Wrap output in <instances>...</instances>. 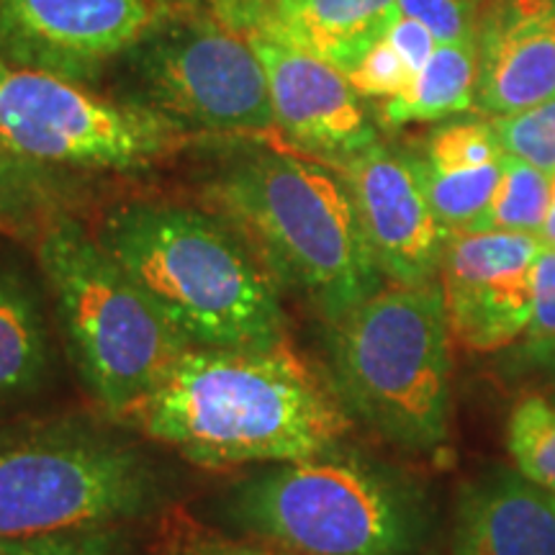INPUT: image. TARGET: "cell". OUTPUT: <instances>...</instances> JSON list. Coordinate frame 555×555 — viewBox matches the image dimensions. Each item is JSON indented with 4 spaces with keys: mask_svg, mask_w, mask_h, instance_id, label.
<instances>
[{
    "mask_svg": "<svg viewBox=\"0 0 555 555\" xmlns=\"http://www.w3.org/2000/svg\"><path fill=\"white\" fill-rule=\"evenodd\" d=\"M124 422L201 468L332 453L350 427L339 399L288 345L189 347Z\"/></svg>",
    "mask_w": 555,
    "mask_h": 555,
    "instance_id": "1",
    "label": "cell"
},
{
    "mask_svg": "<svg viewBox=\"0 0 555 555\" xmlns=\"http://www.w3.org/2000/svg\"><path fill=\"white\" fill-rule=\"evenodd\" d=\"M204 198L258 255L278 288L304 298L327 324L384 288L335 165L249 147L208 176Z\"/></svg>",
    "mask_w": 555,
    "mask_h": 555,
    "instance_id": "2",
    "label": "cell"
},
{
    "mask_svg": "<svg viewBox=\"0 0 555 555\" xmlns=\"http://www.w3.org/2000/svg\"><path fill=\"white\" fill-rule=\"evenodd\" d=\"M95 237L191 347L288 345L281 288L211 208L127 201L103 214Z\"/></svg>",
    "mask_w": 555,
    "mask_h": 555,
    "instance_id": "3",
    "label": "cell"
},
{
    "mask_svg": "<svg viewBox=\"0 0 555 555\" xmlns=\"http://www.w3.org/2000/svg\"><path fill=\"white\" fill-rule=\"evenodd\" d=\"M34 249L82 386L124 422L191 345L69 208L47 221Z\"/></svg>",
    "mask_w": 555,
    "mask_h": 555,
    "instance_id": "4",
    "label": "cell"
},
{
    "mask_svg": "<svg viewBox=\"0 0 555 555\" xmlns=\"http://www.w3.org/2000/svg\"><path fill=\"white\" fill-rule=\"evenodd\" d=\"M165 499L157 463L93 422L0 425V538L103 532L155 515Z\"/></svg>",
    "mask_w": 555,
    "mask_h": 555,
    "instance_id": "5",
    "label": "cell"
},
{
    "mask_svg": "<svg viewBox=\"0 0 555 555\" xmlns=\"http://www.w3.org/2000/svg\"><path fill=\"white\" fill-rule=\"evenodd\" d=\"M345 404L393 446L433 453L450 433V322L440 281L388 283L330 324Z\"/></svg>",
    "mask_w": 555,
    "mask_h": 555,
    "instance_id": "6",
    "label": "cell"
},
{
    "mask_svg": "<svg viewBox=\"0 0 555 555\" xmlns=\"http://www.w3.org/2000/svg\"><path fill=\"white\" fill-rule=\"evenodd\" d=\"M224 517L291 555H404L416 535L406 491L337 450L260 466L227 491Z\"/></svg>",
    "mask_w": 555,
    "mask_h": 555,
    "instance_id": "7",
    "label": "cell"
},
{
    "mask_svg": "<svg viewBox=\"0 0 555 555\" xmlns=\"http://www.w3.org/2000/svg\"><path fill=\"white\" fill-rule=\"evenodd\" d=\"M116 67L119 101L193 134L260 137L278 129L255 47L206 11L170 9Z\"/></svg>",
    "mask_w": 555,
    "mask_h": 555,
    "instance_id": "8",
    "label": "cell"
},
{
    "mask_svg": "<svg viewBox=\"0 0 555 555\" xmlns=\"http://www.w3.org/2000/svg\"><path fill=\"white\" fill-rule=\"evenodd\" d=\"M201 134L93 88L0 60V150L62 172L139 176Z\"/></svg>",
    "mask_w": 555,
    "mask_h": 555,
    "instance_id": "9",
    "label": "cell"
},
{
    "mask_svg": "<svg viewBox=\"0 0 555 555\" xmlns=\"http://www.w3.org/2000/svg\"><path fill=\"white\" fill-rule=\"evenodd\" d=\"M168 0H0V60L95 88Z\"/></svg>",
    "mask_w": 555,
    "mask_h": 555,
    "instance_id": "10",
    "label": "cell"
},
{
    "mask_svg": "<svg viewBox=\"0 0 555 555\" xmlns=\"http://www.w3.org/2000/svg\"><path fill=\"white\" fill-rule=\"evenodd\" d=\"M335 168L356 201L380 275L399 286L437 281L450 232L429 204L416 150L376 142Z\"/></svg>",
    "mask_w": 555,
    "mask_h": 555,
    "instance_id": "11",
    "label": "cell"
},
{
    "mask_svg": "<svg viewBox=\"0 0 555 555\" xmlns=\"http://www.w3.org/2000/svg\"><path fill=\"white\" fill-rule=\"evenodd\" d=\"M543 249L538 234H450L440 262L450 335L474 352L502 350L522 337L532 317V268Z\"/></svg>",
    "mask_w": 555,
    "mask_h": 555,
    "instance_id": "12",
    "label": "cell"
},
{
    "mask_svg": "<svg viewBox=\"0 0 555 555\" xmlns=\"http://www.w3.org/2000/svg\"><path fill=\"white\" fill-rule=\"evenodd\" d=\"M266 67L275 127L304 155L339 165L380 142L376 119L345 73L281 41H249Z\"/></svg>",
    "mask_w": 555,
    "mask_h": 555,
    "instance_id": "13",
    "label": "cell"
},
{
    "mask_svg": "<svg viewBox=\"0 0 555 555\" xmlns=\"http://www.w3.org/2000/svg\"><path fill=\"white\" fill-rule=\"evenodd\" d=\"M206 13L247 41H281L345 75L399 18L397 0H208Z\"/></svg>",
    "mask_w": 555,
    "mask_h": 555,
    "instance_id": "14",
    "label": "cell"
},
{
    "mask_svg": "<svg viewBox=\"0 0 555 555\" xmlns=\"http://www.w3.org/2000/svg\"><path fill=\"white\" fill-rule=\"evenodd\" d=\"M476 52V108L483 116L555 99V0H489Z\"/></svg>",
    "mask_w": 555,
    "mask_h": 555,
    "instance_id": "15",
    "label": "cell"
},
{
    "mask_svg": "<svg viewBox=\"0 0 555 555\" xmlns=\"http://www.w3.org/2000/svg\"><path fill=\"white\" fill-rule=\"evenodd\" d=\"M450 555H555V504L522 476H483L457 502Z\"/></svg>",
    "mask_w": 555,
    "mask_h": 555,
    "instance_id": "16",
    "label": "cell"
},
{
    "mask_svg": "<svg viewBox=\"0 0 555 555\" xmlns=\"http://www.w3.org/2000/svg\"><path fill=\"white\" fill-rule=\"evenodd\" d=\"M41 286L16 255L0 253V406L31 399L50 380L52 332Z\"/></svg>",
    "mask_w": 555,
    "mask_h": 555,
    "instance_id": "17",
    "label": "cell"
},
{
    "mask_svg": "<svg viewBox=\"0 0 555 555\" xmlns=\"http://www.w3.org/2000/svg\"><path fill=\"white\" fill-rule=\"evenodd\" d=\"M478 52L476 47L437 44L427 65L399 95L384 101L378 124L401 129L406 124L446 121L476 108Z\"/></svg>",
    "mask_w": 555,
    "mask_h": 555,
    "instance_id": "18",
    "label": "cell"
},
{
    "mask_svg": "<svg viewBox=\"0 0 555 555\" xmlns=\"http://www.w3.org/2000/svg\"><path fill=\"white\" fill-rule=\"evenodd\" d=\"M73 193V172L0 150V237L37 242L47 221L67 211Z\"/></svg>",
    "mask_w": 555,
    "mask_h": 555,
    "instance_id": "19",
    "label": "cell"
},
{
    "mask_svg": "<svg viewBox=\"0 0 555 555\" xmlns=\"http://www.w3.org/2000/svg\"><path fill=\"white\" fill-rule=\"evenodd\" d=\"M551 189L553 176L522 159L504 155L502 180L481 232L540 234L551 204Z\"/></svg>",
    "mask_w": 555,
    "mask_h": 555,
    "instance_id": "20",
    "label": "cell"
},
{
    "mask_svg": "<svg viewBox=\"0 0 555 555\" xmlns=\"http://www.w3.org/2000/svg\"><path fill=\"white\" fill-rule=\"evenodd\" d=\"M506 448L519 476L555 496V404L525 397L506 422Z\"/></svg>",
    "mask_w": 555,
    "mask_h": 555,
    "instance_id": "21",
    "label": "cell"
},
{
    "mask_svg": "<svg viewBox=\"0 0 555 555\" xmlns=\"http://www.w3.org/2000/svg\"><path fill=\"white\" fill-rule=\"evenodd\" d=\"M427 170H468L504 159V147L496 129L483 119L442 121L416 147Z\"/></svg>",
    "mask_w": 555,
    "mask_h": 555,
    "instance_id": "22",
    "label": "cell"
},
{
    "mask_svg": "<svg viewBox=\"0 0 555 555\" xmlns=\"http://www.w3.org/2000/svg\"><path fill=\"white\" fill-rule=\"evenodd\" d=\"M506 155L555 176V99L491 119Z\"/></svg>",
    "mask_w": 555,
    "mask_h": 555,
    "instance_id": "23",
    "label": "cell"
},
{
    "mask_svg": "<svg viewBox=\"0 0 555 555\" xmlns=\"http://www.w3.org/2000/svg\"><path fill=\"white\" fill-rule=\"evenodd\" d=\"M399 16L420 21L437 44L476 47L483 5L470 0H397Z\"/></svg>",
    "mask_w": 555,
    "mask_h": 555,
    "instance_id": "24",
    "label": "cell"
},
{
    "mask_svg": "<svg viewBox=\"0 0 555 555\" xmlns=\"http://www.w3.org/2000/svg\"><path fill=\"white\" fill-rule=\"evenodd\" d=\"M347 80L352 82V88L363 99L388 101L393 95H399L414 80V73L409 69L404 57L397 52V47L384 37L367 50V54L358 62V67L352 73H347Z\"/></svg>",
    "mask_w": 555,
    "mask_h": 555,
    "instance_id": "25",
    "label": "cell"
},
{
    "mask_svg": "<svg viewBox=\"0 0 555 555\" xmlns=\"http://www.w3.org/2000/svg\"><path fill=\"white\" fill-rule=\"evenodd\" d=\"M0 555H134L114 532H78L50 538H0Z\"/></svg>",
    "mask_w": 555,
    "mask_h": 555,
    "instance_id": "26",
    "label": "cell"
},
{
    "mask_svg": "<svg viewBox=\"0 0 555 555\" xmlns=\"http://www.w3.org/2000/svg\"><path fill=\"white\" fill-rule=\"evenodd\" d=\"M525 335L535 343H555V249H540L532 268V317Z\"/></svg>",
    "mask_w": 555,
    "mask_h": 555,
    "instance_id": "27",
    "label": "cell"
},
{
    "mask_svg": "<svg viewBox=\"0 0 555 555\" xmlns=\"http://www.w3.org/2000/svg\"><path fill=\"white\" fill-rule=\"evenodd\" d=\"M386 39L397 47V52L404 57L409 69L414 73V78H416V73L427 65V60L433 57V52L437 50V41L433 34H429L425 26L420 24V21L404 18V16H399L397 21H393L391 29L386 31Z\"/></svg>",
    "mask_w": 555,
    "mask_h": 555,
    "instance_id": "28",
    "label": "cell"
},
{
    "mask_svg": "<svg viewBox=\"0 0 555 555\" xmlns=\"http://www.w3.org/2000/svg\"><path fill=\"white\" fill-rule=\"evenodd\" d=\"M196 555H291L281 551H266V547H247V545H221V547H208Z\"/></svg>",
    "mask_w": 555,
    "mask_h": 555,
    "instance_id": "29",
    "label": "cell"
},
{
    "mask_svg": "<svg viewBox=\"0 0 555 555\" xmlns=\"http://www.w3.org/2000/svg\"><path fill=\"white\" fill-rule=\"evenodd\" d=\"M538 237L543 242V247L555 249V176H553V189H551V204H547L543 229H540Z\"/></svg>",
    "mask_w": 555,
    "mask_h": 555,
    "instance_id": "30",
    "label": "cell"
},
{
    "mask_svg": "<svg viewBox=\"0 0 555 555\" xmlns=\"http://www.w3.org/2000/svg\"><path fill=\"white\" fill-rule=\"evenodd\" d=\"M168 3H170V9H198V11H204L208 0H168Z\"/></svg>",
    "mask_w": 555,
    "mask_h": 555,
    "instance_id": "31",
    "label": "cell"
},
{
    "mask_svg": "<svg viewBox=\"0 0 555 555\" xmlns=\"http://www.w3.org/2000/svg\"><path fill=\"white\" fill-rule=\"evenodd\" d=\"M470 3H476V5H486V3H489V0H470Z\"/></svg>",
    "mask_w": 555,
    "mask_h": 555,
    "instance_id": "32",
    "label": "cell"
},
{
    "mask_svg": "<svg viewBox=\"0 0 555 555\" xmlns=\"http://www.w3.org/2000/svg\"><path fill=\"white\" fill-rule=\"evenodd\" d=\"M547 496H551V494H547ZM551 502H553V504H555V496H551Z\"/></svg>",
    "mask_w": 555,
    "mask_h": 555,
    "instance_id": "33",
    "label": "cell"
}]
</instances>
